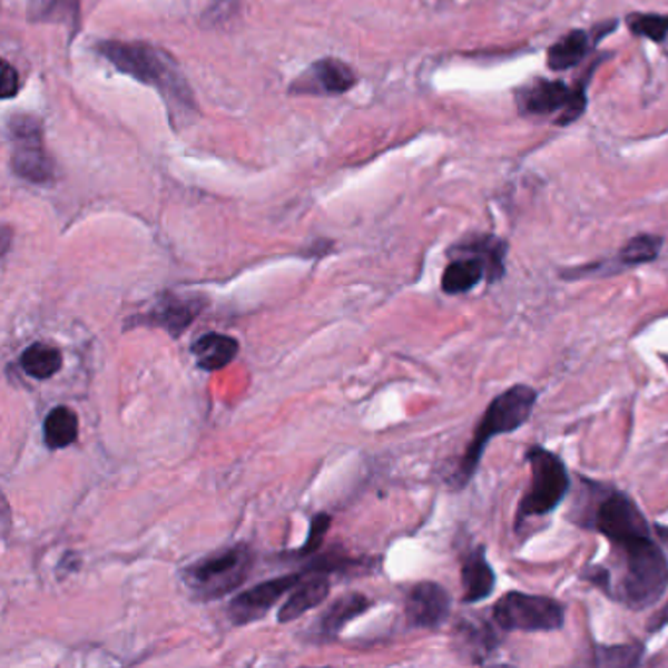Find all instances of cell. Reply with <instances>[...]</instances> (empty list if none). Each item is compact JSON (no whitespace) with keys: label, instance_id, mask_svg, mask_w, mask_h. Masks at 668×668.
<instances>
[{"label":"cell","instance_id":"cell-1","mask_svg":"<svg viewBox=\"0 0 668 668\" xmlns=\"http://www.w3.org/2000/svg\"><path fill=\"white\" fill-rule=\"evenodd\" d=\"M577 523L610 541V567L587 564L580 579L600 588L613 602L644 611L662 600L668 559L651 536L641 508L623 490L598 482L580 505Z\"/></svg>","mask_w":668,"mask_h":668},{"label":"cell","instance_id":"cell-2","mask_svg":"<svg viewBox=\"0 0 668 668\" xmlns=\"http://www.w3.org/2000/svg\"><path fill=\"white\" fill-rule=\"evenodd\" d=\"M97 51L118 71L157 90L175 122L190 120V116L198 112L195 92L190 89L187 77L164 49L146 41L108 40L97 43Z\"/></svg>","mask_w":668,"mask_h":668},{"label":"cell","instance_id":"cell-3","mask_svg":"<svg viewBox=\"0 0 668 668\" xmlns=\"http://www.w3.org/2000/svg\"><path fill=\"white\" fill-rule=\"evenodd\" d=\"M538 396V391L531 389L530 384H513L490 402L482 414L481 424L474 430L473 440L466 445L465 455L461 456L455 474L451 477L453 489H465L473 481L490 441L504 433L518 432L530 422Z\"/></svg>","mask_w":668,"mask_h":668},{"label":"cell","instance_id":"cell-4","mask_svg":"<svg viewBox=\"0 0 668 668\" xmlns=\"http://www.w3.org/2000/svg\"><path fill=\"white\" fill-rule=\"evenodd\" d=\"M525 459L530 463L531 482L515 510V531H522L533 518L554 512L571 490V477L561 456L541 445H531Z\"/></svg>","mask_w":668,"mask_h":668},{"label":"cell","instance_id":"cell-5","mask_svg":"<svg viewBox=\"0 0 668 668\" xmlns=\"http://www.w3.org/2000/svg\"><path fill=\"white\" fill-rule=\"evenodd\" d=\"M505 247L494 236L473 237L471 242L453 247L455 259L449 263L441 277V291L445 294H463L473 291L481 281L497 283L505 273Z\"/></svg>","mask_w":668,"mask_h":668},{"label":"cell","instance_id":"cell-6","mask_svg":"<svg viewBox=\"0 0 668 668\" xmlns=\"http://www.w3.org/2000/svg\"><path fill=\"white\" fill-rule=\"evenodd\" d=\"M252 564L249 547H229L190 564L185 571V582L204 600H216L242 587Z\"/></svg>","mask_w":668,"mask_h":668},{"label":"cell","instance_id":"cell-7","mask_svg":"<svg viewBox=\"0 0 668 668\" xmlns=\"http://www.w3.org/2000/svg\"><path fill=\"white\" fill-rule=\"evenodd\" d=\"M497 626L504 631L549 633L564 626V603L549 596L525 595L512 590L502 596L492 610Z\"/></svg>","mask_w":668,"mask_h":668},{"label":"cell","instance_id":"cell-8","mask_svg":"<svg viewBox=\"0 0 668 668\" xmlns=\"http://www.w3.org/2000/svg\"><path fill=\"white\" fill-rule=\"evenodd\" d=\"M7 131L12 151V171L33 185H43L53 179V161L43 147L40 120L30 115H14L9 120Z\"/></svg>","mask_w":668,"mask_h":668},{"label":"cell","instance_id":"cell-9","mask_svg":"<svg viewBox=\"0 0 668 668\" xmlns=\"http://www.w3.org/2000/svg\"><path fill=\"white\" fill-rule=\"evenodd\" d=\"M518 107L523 115H551L561 112L557 122L564 126L579 118L587 108L584 87H569L562 81L531 82L518 92Z\"/></svg>","mask_w":668,"mask_h":668},{"label":"cell","instance_id":"cell-10","mask_svg":"<svg viewBox=\"0 0 668 668\" xmlns=\"http://www.w3.org/2000/svg\"><path fill=\"white\" fill-rule=\"evenodd\" d=\"M302 579H304L302 572H294L288 577L267 580V582H262V584L253 587L247 592H242L229 602V620L237 623V626L262 620L263 616L283 598V595H286L288 590H294V587Z\"/></svg>","mask_w":668,"mask_h":668},{"label":"cell","instance_id":"cell-11","mask_svg":"<svg viewBox=\"0 0 668 668\" xmlns=\"http://www.w3.org/2000/svg\"><path fill=\"white\" fill-rule=\"evenodd\" d=\"M357 85V75L347 63L340 59H320L312 63L304 73L294 79L291 92L294 95H343Z\"/></svg>","mask_w":668,"mask_h":668},{"label":"cell","instance_id":"cell-12","mask_svg":"<svg viewBox=\"0 0 668 668\" xmlns=\"http://www.w3.org/2000/svg\"><path fill=\"white\" fill-rule=\"evenodd\" d=\"M451 596L438 582H418L406 596V618L412 628L435 629L448 620Z\"/></svg>","mask_w":668,"mask_h":668},{"label":"cell","instance_id":"cell-13","mask_svg":"<svg viewBox=\"0 0 668 668\" xmlns=\"http://www.w3.org/2000/svg\"><path fill=\"white\" fill-rule=\"evenodd\" d=\"M461 584H463V602L479 603L489 600L497 587V572L487 561V549L474 547L465 554L461 567Z\"/></svg>","mask_w":668,"mask_h":668},{"label":"cell","instance_id":"cell-14","mask_svg":"<svg viewBox=\"0 0 668 668\" xmlns=\"http://www.w3.org/2000/svg\"><path fill=\"white\" fill-rule=\"evenodd\" d=\"M206 301L200 296H190V298H179V296H165L164 301L157 304V308L147 314L146 322L151 326H159L167 330V334L173 337H179L187 330L196 316L204 311Z\"/></svg>","mask_w":668,"mask_h":668},{"label":"cell","instance_id":"cell-15","mask_svg":"<svg viewBox=\"0 0 668 668\" xmlns=\"http://www.w3.org/2000/svg\"><path fill=\"white\" fill-rule=\"evenodd\" d=\"M327 595H330V580H327L326 574H314V577L302 579L294 587L293 595L288 596V600L281 606L278 621L288 623V621L301 618L306 611H311L312 608H316L318 603L324 602Z\"/></svg>","mask_w":668,"mask_h":668},{"label":"cell","instance_id":"cell-16","mask_svg":"<svg viewBox=\"0 0 668 668\" xmlns=\"http://www.w3.org/2000/svg\"><path fill=\"white\" fill-rule=\"evenodd\" d=\"M193 355L196 358V365L214 373V371H220V369L228 367L229 363L237 357V351H239V342L232 335L224 334H204L193 343Z\"/></svg>","mask_w":668,"mask_h":668},{"label":"cell","instance_id":"cell-17","mask_svg":"<svg viewBox=\"0 0 668 668\" xmlns=\"http://www.w3.org/2000/svg\"><path fill=\"white\" fill-rule=\"evenodd\" d=\"M371 608V600L363 595H345L337 598L322 616L316 626V636L334 639L351 620L358 618L361 613Z\"/></svg>","mask_w":668,"mask_h":668},{"label":"cell","instance_id":"cell-18","mask_svg":"<svg viewBox=\"0 0 668 668\" xmlns=\"http://www.w3.org/2000/svg\"><path fill=\"white\" fill-rule=\"evenodd\" d=\"M28 18L32 22L67 26L75 32L81 18V0H28Z\"/></svg>","mask_w":668,"mask_h":668},{"label":"cell","instance_id":"cell-19","mask_svg":"<svg viewBox=\"0 0 668 668\" xmlns=\"http://www.w3.org/2000/svg\"><path fill=\"white\" fill-rule=\"evenodd\" d=\"M588 48H590V33L582 30L569 32L549 48L547 66L553 71H567L571 67L579 66L580 61L587 58Z\"/></svg>","mask_w":668,"mask_h":668},{"label":"cell","instance_id":"cell-20","mask_svg":"<svg viewBox=\"0 0 668 668\" xmlns=\"http://www.w3.org/2000/svg\"><path fill=\"white\" fill-rule=\"evenodd\" d=\"M79 435V418L71 407H53L43 422V441L49 449L69 448Z\"/></svg>","mask_w":668,"mask_h":668},{"label":"cell","instance_id":"cell-21","mask_svg":"<svg viewBox=\"0 0 668 668\" xmlns=\"http://www.w3.org/2000/svg\"><path fill=\"white\" fill-rule=\"evenodd\" d=\"M20 365L26 371V375L46 381L53 375H58L59 369L63 365L61 351L49 343H32L20 357Z\"/></svg>","mask_w":668,"mask_h":668},{"label":"cell","instance_id":"cell-22","mask_svg":"<svg viewBox=\"0 0 668 668\" xmlns=\"http://www.w3.org/2000/svg\"><path fill=\"white\" fill-rule=\"evenodd\" d=\"M660 247H662V237L644 236L629 239L620 252V267H637L644 263H651L659 257Z\"/></svg>","mask_w":668,"mask_h":668},{"label":"cell","instance_id":"cell-23","mask_svg":"<svg viewBox=\"0 0 668 668\" xmlns=\"http://www.w3.org/2000/svg\"><path fill=\"white\" fill-rule=\"evenodd\" d=\"M644 645L631 644V645H602V647H596L595 662L596 667H637L641 665L644 659Z\"/></svg>","mask_w":668,"mask_h":668},{"label":"cell","instance_id":"cell-24","mask_svg":"<svg viewBox=\"0 0 668 668\" xmlns=\"http://www.w3.org/2000/svg\"><path fill=\"white\" fill-rule=\"evenodd\" d=\"M628 28L633 36H644L652 41H662L668 36V17L660 14H629Z\"/></svg>","mask_w":668,"mask_h":668},{"label":"cell","instance_id":"cell-25","mask_svg":"<svg viewBox=\"0 0 668 668\" xmlns=\"http://www.w3.org/2000/svg\"><path fill=\"white\" fill-rule=\"evenodd\" d=\"M330 523L332 518L327 513H318L314 520H312L311 533L306 539V546L302 547L301 551H296V557H308V554L316 553L322 541L326 538L327 530H330Z\"/></svg>","mask_w":668,"mask_h":668},{"label":"cell","instance_id":"cell-26","mask_svg":"<svg viewBox=\"0 0 668 668\" xmlns=\"http://www.w3.org/2000/svg\"><path fill=\"white\" fill-rule=\"evenodd\" d=\"M18 89H20V82H18L17 69L10 66L9 61H4L2 63V87H0V92H2V97L4 98H12L17 95Z\"/></svg>","mask_w":668,"mask_h":668},{"label":"cell","instance_id":"cell-27","mask_svg":"<svg viewBox=\"0 0 668 668\" xmlns=\"http://www.w3.org/2000/svg\"><path fill=\"white\" fill-rule=\"evenodd\" d=\"M662 628H668V602L667 606L652 618L651 623H649V629H652V631Z\"/></svg>","mask_w":668,"mask_h":668},{"label":"cell","instance_id":"cell-28","mask_svg":"<svg viewBox=\"0 0 668 668\" xmlns=\"http://www.w3.org/2000/svg\"><path fill=\"white\" fill-rule=\"evenodd\" d=\"M655 533H657V538L660 539V543L668 549V525H660V523H657V525H655Z\"/></svg>","mask_w":668,"mask_h":668}]
</instances>
